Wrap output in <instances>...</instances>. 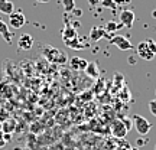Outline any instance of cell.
<instances>
[{"mask_svg": "<svg viewBox=\"0 0 156 150\" xmlns=\"http://www.w3.org/2000/svg\"><path fill=\"white\" fill-rule=\"evenodd\" d=\"M42 54L45 55L46 59H49L51 62H55V64H65L68 58L62 51H59L58 48H54L51 45H45L44 49H42Z\"/></svg>", "mask_w": 156, "mask_h": 150, "instance_id": "1", "label": "cell"}, {"mask_svg": "<svg viewBox=\"0 0 156 150\" xmlns=\"http://www.w3.org/2000/svg\"><path fill=\"white\" fill-rule=\"evenodd\" d=\"M133 127L136 128V131H137L140 136H146V134L151 131L152 124H151V121H147V118H145L143 116L136 114V116H133Z\"/></svg>", "mask_w": 156, "mask_h": 150, "instance_id": "2", "label": "cell"}, {"mask_svg": "<svg viewBox=\"0 0 156 150\" xmlns=\"http://www.w3.org/2000/svg\"><path fill=\"white\" fill-rule=\"evenodd\" d=\"M110 44H113L114 46H117L120 51H130L133 49V45L127 38H124L122 35H116V36H108Z\"/></svg>", "mask_w": 156, "mask_h": 150, "instance_id": "3", "label": "cell"}, {"mask_svg": "<svg viewBox=\"0 0 156 150\" xmlns=\"http://www.w3.org/2000/svg\"><path fill=\"white\" fill-rule=\"evenodd\" d=\"M136 52H137V55H139V58H142V59H145V61H152L153 58H155V54L151 51V48L147 46V44H146V40H143V42H139V44L136 45Z\"/></svg>", "mask_w": 156, "mask_h": 150, "instance_id": "4", "label": "cell"}, {"mask_svg": "<svg viewBox=\"0 0 156 150\" xmlns=\"http://www.w3.org/2000/svg\"><path fill=\"white\" fill-rule=\"evenodd\" d=\"M26 23V17L22 12H13L12 15H9V25L13 29H20L25 26Z\"/></svg>", "mask_w": 156, "mask_h": 150, "instance_id": "5", "label": "cell"}, {"mask_svg": "<svg viewBox=\"0 0 156 150\" xmlns=\"http://www.w3.org/2000/svg\"><path fill=\"white\" fill-rule=\"evenodd\" d=\"M112 133L116 139H123L127 134V127L124 126V121L122 120H116L112 126Z\"/></svg>", "mask_w": 156, "mask_h": 150, "instance_id": "6", "label": "cell"}, {"mask_svg": "<svg viewBox=\"0 0 156 150\" xmlns=\"http://www.w3.org/2000/svg\"><path fill=\"white\" fill-rule=\"evenodd\" d=\"M134 22V12L130 9H124L120 13V23L126 28H132Z\"/></svg>", "mask_w": 156, "mask_h": 150, "instance_id": "7", "label": "cell"}, {"mask_svg": "<svg viewBox=\"0 0 156 150\" xmlns=\"http://www.w3.org/2000/svg\"><path fill=\"white\" fill-rule=\"evenodd\" d=\"M17 45H19V48L22 51L32 49V46H34V38H32V35H29V33L20 35V38L17 39Z\"/></svg>", "mask_w": 156, "mask_h": 150, "instance_id": "8", "label": "cell"}, {"mask_svg": "<svg viewBox=\"0 0 156 150\" xmlns=\"http://www.w3.org/2000/svg\"><path fill=\"white\" fill-rule=\"evenodd\" d=\"M65 45L69 46L71 49H85V48H88L87 39L85 38H78V35L74 39H71V40H67Z\"/></svg>", "mask_w": 156, "mask_h": 150, "instance_id": "9", "label": "cell"}, {"mask_svg": "<svg viewBox=\"0 0 156 150\" xmlns=\"http://www.w3.org/2000/svg\"><path fill=\"white\" fill-rule=\"evenodd\" d=\"M69 65H71V68L75 69V71H85V68H87V65H88V62L85 61L84 58L74 56V58L69 59Z\"/></svg>", "mask_w": 156, "mask_h": 150, "instance_id": "10", "label": "cell"}, {"mask_svg": "<svg viewBox=\"0 0 156 150\" xmlns=\"http://www.w3.org/2000/svg\"><path fill=\"white\" fill-rule=\"evenodd\" d=\"M0 35H2V38L5 39L7 44H12V40H13V35H12V32L9 30L7 23H5V20H2V19H0Z\"/></svg>", "mask_w": 156, "mask_h": 150, "instance_id": "11", "label": "cell"}, {"mask_svg": "<svg viewBox=\"0 0 156 150\" xmlns=\"http://www.w3.org/2000/svg\"><path fill=\"white\" fill-rule=\"evenodd\" d=\"M107 35H108V33L104 30V28H101V26H94V28L91 29L90 39L95 42V40H98V39H101V38H108Z\"/></svg>", "mask_w": 156, "mask_h": 150, "instance_id": "12", "label": "cell"}, {"mask_svg": "<svg viewBox=\"0 0 156 150\" xmlns=\"http://www.w3.org/2000/svg\"><path fill=\"white\" fill-rule=\"evenodd\" d=\"M77 36V30L75 28H73L69 23H65V28L62 30V39H64V42H67V40H71Z\"/></svg>", "mask_w": 156, "mask_h": 150, "instance_id": "13", "label": "cell"}, {"mask_svg": "<svg viewBox=\"0 0 156 150\" xmlns=\"http://www.w3.org/2000/svg\"><path fill=\"white\" fill-rule=\"evenodd\" d=\"M13 12H15V6L10 0H0V13L12 15Z\"/></svg>", "mask_w": 156, "mask_h": 150, "instance_id": "14", "label": "cell"}, {"mask_svg": "<svg viewBox=\"0 0 156 150\" xmlns=\"http://www.w3.org/2000/svg\"><path fill=\"white\" fill-rule=\"evenodd\" d=\"M85 72L88 74L90 77L97 78L98 77V67H97V64L95 62H88V65L85 68Z\"/></svg>", "mask_w": 156, "mask_h": 150, "instance_id": "15", "label": "cell"}, {"mask_svg": "<svg viewBox=\"0 0 156 150\" xmlns=\"http://www.w3.org/2000/svg\"><path fill=\"white\" fill-rule=\"evenodd\" d=\"M124 28L122 23H117V22H108L104 26V30H106L107 33H110V32H116V30H119V29Z\"/></svg>", "mask_w": 156, "mask_h": 150, "instance_id": "16", "label": "cell"}, {"mask_svg": "<svg viewBox=\"0 0 156 150\" xmlns=\"http://www.w3.org/2000/svg\"><path fill=\"white\" fill-rule=\"evenodd\" d=\"M62 7L67 13H71L75 10V2L74 0H62Z\"/></svg>", "mask_w": 156, "mask_h": 150, "instance_id": "17", "label": "cell"}, {"mask_svg": "<svg viewBox=\"0 0 156 150\" xmlns=\"http://www.w3.org/2000/svg\"><path fill=\"white\" fill-rule=\"evenodd\" d=\"M100 3L103 7H108V9H116L117 7V5L113 0H100Z\"/></svg>", "mask_w": 156, "mask_h": 150, "instance_id": "18", "label": "cell"}, {"mask_svg": "<svg viewBox=\"0 0 156 150\" xmlns=\"http://www.w3.org/2000/svg\"><path fill=\"white\" fill-rule=\"evenodd\" d=\"M149 110H151L152 116L156 117V98H155V100H151V101H149Z\"/></svg>", "mask_w": 156, "mask_h": 150, "instance_id": "19", "label": "cell"}, {"mask_svg": "<svg viewBox=\"0 0 156 150\" xmlns=\"http://www.w3.org/2000/svg\"><path fill=\"white\" fill-rule=\"evenodd\" d=\"M146 44H147V46L151 48L152 52L156 55V42L155 40H153V39H147V40H146Z\"/></svg>", "mask_w": 156, "mask_h": 150, "instance_id": "20", "label": "cell"}, {"mask_svg": "<svg viewBox=\"0 0 156 150\" xmlns=\"http://www.w3.org/2000/svg\"><path fill=\"white\" fill-rule=\"evenodd\" d=\"M13 121H10V123H6L5 126H3V133H10L12 130H13Z\"/></svg>", "mask_w": 156, "mask_h": 150, "instance_id": "21", "label": "cell"}, {"mask_svg": "<svg viewBox=\"0 0 156 150\" xmlns=\"http://www.w3.org/2000/svg\"><path fill=\"white\" fill-rule=\"evenodd\" d=\"M113 2H114L117 6H123V5H129L132 0H113Z\"/></svg>", "mask_w": 156, "mask_h": 150, "instance_id": "22", "label": "cell"}, {"mask_svg": "<svg viewBox=\"0 0 156 150\" xmlns=\"http://www.w3.org/2000/svg\"><path fill=\"white\" fill-rule=\"evenodd\" d=\"M87 2H88V5L91 7H97V6L100 5V0H87Z\"/></svg>", "mask_w": 156, "mask_h": 150, "instance_id": "23", "label": "cell"}, {"mask_svg": "<svg viewBox=\"0 0 156 150\" xmlns=\"http://www.w3.org/2000/svg\"><path fill=\"white\" fill-rule=\"evenodd\" d=\"M123 150V149H122ZM126 150H139V149H137V147H132V146H126Z\"/></svg>", "mask_w": 156, "mask_h": 150, "instance_id": "24", "label": "cell"}, {"mask_svg": "<svg viewBox=\"0 0 156 150\" xmlns=\"http://www.w3.org/2000/svg\"><path fill=\"white\" fill-rule=\"evenodd\" d=\"M0 139H2V133H0ZM5 145H6V141H5V140H0V147H3Z\"/></svg>", "mask_w": 156, "mask_h": 150, "instance_id": "25", "label": "cell"}, {"mask_svg": "<svg viewBox=\"0 0 156 150\" xmlns=\"http://www.w3.org/2000/svg\"><path fill=\"white\" fill-rule=\"evenodd\" d=\"M36 2H39V3H48L49 0H36Z\"/></svg>", "mask_w": 156, "mask_h": 150, "instance_id": "26", "label": "cell"}, {"mask_svg": "<svg viewBox=\"0 0 156 150\" xmlns=\"http://www.w3.org/2000/svg\"><path fill=\"white\" fill-rule=\"evenodd\" d=\"M152 16H153V17L156 19V10H153V13H152Z\"/></svg>", "mask_w": 156, "mask_h": 150, "instance_id": "27", "label": "cell"}, {"mask_svg": "<svg viewBox=\"0 0 156 150\" xmlns=\"http://www.w3.org/2000/svg\"><path fill=\"white\" fill-rule=\"evenodd\" d=\"M153 150H156V145H155V149H153Z\"/></svg>", "mask_w": 156, "mask_h": 150, "instance_id": "28", "label": "cell"}, {"mask_svg": "<svg viewBox=\"0 0 156 150\" xmlns=\"http://www.w3.org/2000/svg\"><path fill=\"white\" fill-rule=\"evenodd\" d=\"M155 92H156V89H155Z\"/></svg>", "mask_w": 156, "mask_h": 150, "instance_id": "29", "label": "cell"}]
</instances>
